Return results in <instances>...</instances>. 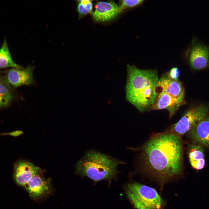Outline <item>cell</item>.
I'll use <instances>...</instances> for the list:
<instances>
[{
	"mask_svg": "<svg viewBox=\"0 0 209 209\" xmlns=\"http://www.w3.org/2000/svg\"><path fill=\"white\" fill-rule=\"evenodd\" d=\"M143 157L145 166L163 181L179 175L182 168L181 138L167 131L156 134L144 145Z\"/></svg>",
	"mask_w": 209,
	"mask_h": 209,
	"instance_id": "obj_1",
	"label": "cell"
},
{
	"mask_svg": "<svg viewBox=\"0 0 209 209\" xmlns=\"http://www.w3.org/2000/svg\"><path fill=\"white\" fill-rule=\"evenodd\" d=\"M126 99L141 112L149 110L157 97L158 80L156 69L143 70L127 65Z\"/></svg>",
	"mask_w": 209,
	"mask_h": 209,
	"instance_id": "obj_2",
	"label": "cell"
},
{
	"mask_svg": "<svg viewBox=\"0 0 209 209\" xmlns=\"http://www.w3.org/2000/svg\"><path fill=\"white\" fill-rule=\"evenodd\" d=\"M124 163L107 154L91 150L78 162L76 172L82 176L88 177L95 183L105 180L110 185L112 180L117 179L118 166Z\"/></svg>",
	"mask_w": 209,
	"mask_h": 209,
	"instance_id": "obj_3",
	"label": "cell"
},
{
	"mask_svg": "<svg viewBox=\"0 0 209 209\" xmlns=\"http://www.w3.org/2000/svg\"><path fill=\"white\" fill-rule=\"evenodd\" d=\"M125 194L135 209H163L166 205L153 188L137 182L123 186Z\"/></svg>",
	"mask_w": 209,
	"mask_h": 209,
	"instance_id": "obj_4",
	"label": "cell"
},
{
	"mask_svg": "<svg viewBox=\"0 0 209 209\" xmlns=\"http://www.w3.org/2000/svg\"><path fill=\"white\" fill-rule=\"evenodd\" d=\"M185 56L192 71H199L209 69V46L196 37L193 38Z\"/></svg>",
	"mask_w": 209,
	"mask_h": 209,
	"instance_id": "obj_5",
	"label": "cell"
},
{
	"mask_svg": "<svg viewBox=\"0 0 209 209\" xmlns=\"http://www.w3.org/2000/svg\"><path fill=\"white\" fill-rule=\"evenodd\" d=\"M209 107L201 105L195 106L188 110L176 123L168 131L181 138L197 122L207 116Z\"/></svg>",
	"mask_w": 209,
	"mask_h": 209,
	"instance_id": "obj_6",
	"label": "cell"
},
{
	"mask_svg": "<svg viewBox=\"0 0 209 209\" xmlns=\"http://www.w3.org/2000/svg\"><path fill=\"white\" fill-rule=\"evenodd\" d=\"M24 187L30 197L34 200L46 196L51 192L52 188L51 179L45 178L41 170Z\"/></svg>",
	"mask_w": 209,
	"mask_h": 209,
	"instance_id": "obj_7",
	"label": "cell"
},
{
	"mask_svg": "<svg viewBox=\"0 0 209 209\" xmlns=\"http://www.w3.org/2000/svg\"><path fill=\"white\" fill-rule=\"evenodd\" d=\"M184 98H177L164 93H157L156 100L151 110L166 109L168 111L170 118L184 103Z\"/></svg>",
	"mask_w": 209,
	"mask_h": 209,
	"instance_id": "obj_8",
	"label": "cell"
},
{
	"mask_svg": "<svg viewBox=\"0 0 209 209\" xmlns=\"http://www.w3.org/2000/svg\"><path fill=\"white\" fill-rule=\"evenodd\" d=\"M34 68L31 65L24 69L12 68L6 72L5 78L10 85L15 87L31 84L34 82L33 74Z\"/></svg>",
	"mask_w": 209,
	"mask_h": 209,
	"instance_id": "obj_9",
	"label": "cell"
},
{
	"mask_svg": "<svg viewBox=\"0 0 209 209\" xmlns=\"http://www.w3.org/2000/svg\"><path fill=\"white\" fill-rule=\"evenodd\" d=\"M41 170L30 162L19 161L14 165V179L18 185L24 187Z\"/></svg>",
	"mask_w": 209,
	"mask_h": 209,
	"instance_id": "obj_10",
	"label": "cell"
},
{
	"mask_svg": "<svg viewBox=\"0 0 209 209\" xmlns=\"http://www.w3.org/2000/svg\"><path fill=\"white\" fill-rule=\"evenodd\" d=\"M121 12L119 6L114 2L100 1L96 4L92 17L96 22H105L113 19Z\"/></svg>",
	"mask_w": 209,
	"mask_h": 209,
	"instance_id": "obj_11",
	"label": "cell"
},
{
	"mask_svg": "<svg viewBox=\"0 0 209 209\" xmlns=\"http://www.w3.org/2000/svg\"><path fill=\"white\" fill-rule=\"evenodd\" d=\"M156 93H164L177 98H185V90L182 82L172 80L167 75L159 79L156 87Z\"/></svg>",
	"mask_w": 209,
	"mask_h": 209,
	"instance_id": "obj_12",
	"label": "cell"
},
{
	"mask_svg": "<svg viewBox=\"0 0 209 209\" xmlns=\"http://www.w3.org/2000/svg\"><path fill=\"white\" fill-rule=\"evenodd\" d=\"M186 133L197 144L209 146V116H206L197 122Z\"/></svg>",
	"mask_w": 209,
	"mask_h": 209,
	"instance_id": "obj_13",
	"label": "cell"
},
{
	"mask_svg": "<svg viewBox=\"0 0 209 209\" xmlns=\"http://www.w3.org/2000/svg\"><path fill=\"white\" fill-rule=\"evenodd\" d=\"M188 152V157L192 166L194 169L201 170L205 165L204 150L202 146L198 144L190 146Z\"/></svg>",
	"mask_w": 209,
	"mask_h": 209,
	"instance_id": "obj_14",
	"label": "cell"
},
{
	"mask_svg": "<svg viewBox=\"0 0 209 209\" xmlns=\"http://www.w3.org/2000/svg\"><path fill=\"white\" fill-rule=\"evenodd\" d=\"M9 67L19 69H24L13 61L5 39L0 48V69Z\"/></svg>",
	"mask_w": 209,
	"mask_h": 209,
	"instance_id": "obj_15",
	"label": "cell"
},
{
	"mask_svg": "<svg viewBox=\"0 0 209 209\" xmlns=\"http://www.w3.org/2000/svg\"><path fill=\"white\" fill-rule=\"evenodd\" d=\"M93 4L91 1H85L79 3L77 6L79 19L91 12Z\"/></svg>",
	"mask_w": 209,
	"mask_h": 209,
	"instance_id": "obj_16",
	"label": "cell"
},
{
	"mask_svg": "<svg viewBox=\"0 0 209 209\" xmlns=\"http://www.w3.org/2000/svg\"><path fill=\"white\" fill-rule=\"evenodd\" d=\"M0 95L6 97L11 100L13 97L12 92L10 85L5 78L0 76Z\"/></svg>",
	"mask_w": 209,
	"mask_h": 209,
	"instance_id": "obj_17",
	"label": "cell"
},
{
	"mask_svg": "<svg viewBox=\"0 0 209 209\" xmlns=\"http://www.w3.org/2000/svg\"><path fill=\"white\" fill-rule=\"evenodd\" d=\"M145 0H120L119 7L121 11L137 6Z\"/></svg>",
	"mask_w": 209,
	"mask_h": 209,
	"instance_id": "obj_18",
	"label": "cell"
},
{
	"mask_svg": "<svg viewBox=\"0 0 209 209\" xmlns=\"http://www.w3.org/2000/svg\"><path fill=\"white\" fill-rule=\"evenodd\" d=\"M180 73L179 70L177 68L174 67L171 69L167 75L172 80H179Z\"/></svg>",
	"mask_w": 209,
	"mask_h": 209,
	"instance_id": "obj_19",
	"label": "cell"
},
{
	"mask_svg": "<svg viewBox=\"0 0 209 209\" xmlns=\"http://www.w3.org/2000/svg\"><path fill=\"white\" fill-rule=\"evenodd\" d=\"M11 100L4 96L0 95V108H4L8 106Z\"/></svg>",
	"mask_w": 209,
	"mask_h": 209,
	"instance_id": "obj_20",
	"label": "cell"
},
{
	"mask_svg": "<svg viewBox=\"0 0 209 209\" xmlns=\"http://www.w3.org/2000/svg\"><path fill=\"white\" fill-rule=\"evenodd\" d=\"M23 131L21 130H17L8 133H4V134L7 135L14 137L19 136L23 134Z\"/></svg>",
	"mask_w": 209,
	"mask_h": 209,
	"instance_id": "obj_21",
	"label": "cell"
},
{
	"mask_svg": "<svg viewBox=\"0 0 209 209\" xmlns=\"http://www.w3.org/2000/svg\"><path fill=\"white\" fill-rule=\"evenodd\" d=\"M78 3H80V2H81L82 1H90L92 2L93 0H75Z\"/></svg>",
	"mask_w": 209,
	"mask_h": 209,
	"instance_id": "obj_22",
	"label": "cell"
}]
</instances>
